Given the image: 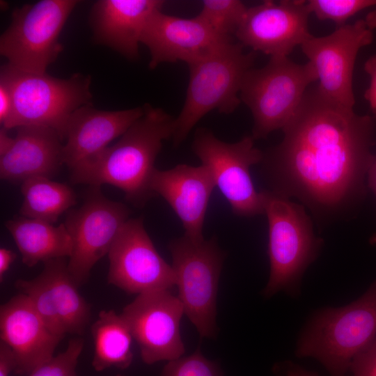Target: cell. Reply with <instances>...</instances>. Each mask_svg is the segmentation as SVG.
Masks as SVG:
<instances>
[{
  "label": "cell",
  "instance_id": "cell-25",
  "mask_svg": "<svg viewBox=\"0 0 376 376\" xmlns=\"http://www.w3.org/2000/svg\"><path fill=\"white\" fill-rule=\"evenodd\" d=\"M21 192L23 202L19 215L52 224L77 203L72 189L48 178L36 177L24 181Z\"/></svg>",
  "mask_w": 376,
  "mask_h": 376
},
{
  "label": "cell",
  "instance_id": "cell-12",
  "mask_svg": "<svg viewBox=\"0 0 376 376\" xmlns=\"http://www.w3.org/2000/svg\"><path fill=\"white\" fill-rule=\"evenodd\" d=\"M107 256L108 283L127 293L171 290L176 285L172 265L157 252L141 217L125 223Z\"/></svg>",
  "mask_w": 376,
  "mask_h": 376
},
{
  "label": "cell",
  "instance_id": "cell-30",
  "mask_svg": "<svg viewBox=\"0 0 376 376\" xmlns=\"http://www.w3.org/2000/svg\"><path fill=\"white\" fill-rule=\"evenodd\" d=\"M350 376H376V337L352 360Z\"/></svg>",
  "mask_w": 376,
  "mask_h": 376
},
{
  "label": "cell",
  "instance_id": "cell-27",
  "mask_svg": "<svg viewBox=\"0 0 376 376\" xmlns=\"http://www.w3.org/2000/svg\"><path fill=\"white\" fill-rule=\"evenodd\" d=\"M306 6L318 19L332 21L340 26L357 13L376 6V0H309Z\"/></svg>",
  "mask_w": 376,
  "mask_h": 376
},
{
  "label": "cell",
  "instance_id": "cell-5",
  "mask_svg": "<svg viewBox=\"0 0 376 376\" xmlns=\"http://www.w3.org/2000/svg\"><path fill=\"white\" fill-rule=\"evenodd\" d=\"M255 54L244 52L233 41L188 65L189 81L183 107L174 120L172 140L179 146L207 113L218 110L229 114L240 104L245 75L253 66Z\"/></svg>",
  "mask_w": 376,
  "mask_h": 376
},
{
  "label": "cell",
  "instance_id": "cell-4",
  "mask_svg": "<svg viewBox=\"0 0 376 376\" xmlns=\"http://www.w3.org/2000/svg\"><path fill=\"white\" fill-rule=\"evenodd\" d=\"M0 79L6 83L13 98L10 116L1 126L8 130L44 127L55 130L63 141L72 114L91 104L89 76L75 74L62 79L46 72L20 71L7 63L1 68Z\"/></svg>",
  "mask_w": 376,
  "mask_h": 376
},
{
  "label": "cell",
  "instance_id": "cell-3",
  "mask_svg": "<svg viewBox=\"0 0 376 376\" xmlns=\"http://www.w3.org/2000/svg\"><path fill=\"white\" fill-rule=\"evenodd\" d=\"M376 337V281L358 299L318 312L299 340L296 354L320 361L331 376H345L354 358Z\"/></svg>",
  "mask_w": 376,
  "mask_h": 376
},
{
  "label": "cell",
  "instance_id": "cell-38",
  "mask_svg": "<svg viewBox=\"0 0 376 376\" xmlns=\"http://www.w3.org/2000/svg\"><path fill=\"white\" fill-rule=\"evenodd\" d=\"M364 20L368 29L372 31L376 29V9L368 13Z\"/></svg>",
  "mask_w": 376,
  "mask_h": 376
},
{
  "label": "cell",
  "instance_id": "cell-32",
  "mask_svg": "<svg viewBox=\"0 0 376 376\" xmlns=\"http://www.w3.org/2000/svg\"><path fill=\"white\" fill-rule=\"evenodd\" d=\"M16 368V360L11 348L0 340V376H9Z\"/></svg>",
  "mask_w": 376,
  "mask_h": 376
},
{
  "label": "cell",
  "instance_id": "cell-18",
  "mask_svg": "<svg viewBox=\"0 0 376 376\" xmlns=\"http://www.w3.org/2000/svg\"><path fill=\"white\" fill-rule=\"evenodd\" d=\"M214 178L204 165L178 164L168 170L155 169L150 188L162 197L180 219L185 235L204 239L203 228L213 189Z\"/></svg>",
  "mask_w": 376,
  "mask_h": 376
},
{
  "label": "cell",
  "instance_id": "cell-39",
  "mask_svg": "<svg viewBox=\"0 0 376 376\" xmlns=\"http://www.w3.org/2000/svg\"><path fill=\"white\" fill-rule=\"evenodd\" d=\"M116 376H123V375H120V374H118V375H116Z\"/></svg>",
  "mask_w": 376,
  "mask_h": 376
},
{
  "label": "cell",
  "instance_id": "cell-37",
  "mask_svg": "<svg viewBox=\"0 0 376 376\" xmlns=\"http://www.w3.org/2000/svg\"><path fill=\"white\" fill-rule=\"evenodd\" d=\"M367 176L368 187L371 189V190L376 196V156H375L373 161L369 168Z\"/></svg>",
  "mask_w": 376,
  "mask_h": 376
},
{
  "label": "cell",
  "instance_id": "cell-28",
  "mask_svg": "<svg viewBox=\"0 0 376 376\" xmlns=\"http://www.w3.org/2000/svg\"><path fill=\"white\" fill-rule=\"evenodd\" d=\"M161 376H224L219 364L205 358L200 349L187 357L167 362Z\"/></svg>",
  "mask_w": 376,
  "mask_h": 376
},
{
  "label": "cell",
  "instance_id": "cell-35",
  "mask_svg": "<svg viewBox=\"0 0 376 376\" xmlns=\"http://www.w3.org/2000/svg\"><path fill=\"white\" fill-rule=\"evenodd\" d=\"M17 257L16 253L6 248L0 249V281L2 282L4 275Z\"/></svg>",
  "mask_w": 376,
  "mask_h": 376
},
{
  "label": "cell",
  "instance_id": "cell-6",
  "mask_svg": "<svg viewBox=\"0 0 376 376\" xmlns=\"http://www.w3.org/2000/svg\"><path fill=\"white\" fill-rule=\"evenodd\" d=\"M269 225L270 274L263 295L293 291L308 266L316 258L322 240L313 232L304 207L270 190L261 191Z\"/></svg>",
  "mask_w": 376,
  "mask_h": 376
},
{
  "label": "cell",
  "instance_id": "cell-10",
  "mask_svg": "<svg viewBox=\"0 0 376 376\" xmlns=\"http://www.w3.org/2000/svg\"><path fill=\"white\" fill-rule=\"evenodd\" d=\"M252 136L235 143L219 140L205 128L196 131L193 151L210 171L216 187L237 216L253 217L265 212L262 192L255 189L251 167L260 163L263 152L254 146Z\"/></svg>",
  "mask_w": 376,
  "mask_h": 376
},
{
  "label": "cell",
  "instance_id": "cell-19",
  "mask_svg": "<svg viewBox=\"0 0 376 376\" xmlns=\"http://www.w3.org/2000/svg\"><path fill=\"white\" fill-rule=\"evenodd\" d=\"M143 113L144 107L103 111L90 104L79 108L68 123L63 148V164L70 170L101 152Z\"/></svg>",
  "mask_w": 376,
  "mask_h": 376
},
{
  "label": "cell",
  "instance_id": "cell-8",
  "mask_svg": "<svg viewBox=\"0 0 376 376\" xmlns=\"http://www.w3.org/2000/svg\"><path fill=\"white\" fill-rule=\"evenodd\" d=\"M178 298L200 336L217 333V297L225 258L214 237L195 240L185 235L169 244Z\"/></svg>",
  "mask_w": 376,
  "mask_h": 376
},
{
  "label": "cell",
  "instance_id": "cell-34",
  "mask_svg": "<svg viewBox=\"0 0 376 376\" xmlns=\"http://www.w3.org/2000/svg\"><path fill=\"white\" fill-rule=\"evenodd\" d=\"M274 370L276 376H318V373L290 361L277 363Z\"/></svg>",
  "mask_w": 376,
  "mask_h": 376
},
{
  "label": "cell",
  "instance_id": "cell-16",
  "mask_svg": "<svg viewBox=\"0 0 376 376\" xmlns=\"http://www.w3.org/2000/svg\"><path fill=\"white\" fill-rule=\"evenodd\" d=\"M233 41L214 33L197 16L188 19L154 13L143 30L141 42L150 53L149 66L182 61L188 65Z\"/></svg>",
  "mask_w": 376,
  "mask_h": 376
},
{
  "label": "cell",
  "instance_id": "cell-17",
  "mask_svg": "<svg viewBox=\"0 0 376 376\" xmlns=\"http://www.w3.org/2000/svg\"><path fill=\"white\" fill-rule=\"evenodd\" d=\"M0 338L14 353V373L28 375L54 356L63 337L49 329L27 297L19 292L1 306Z\"/></svg>",
  "mask_w": 376,
  "mask_h": 376
},
{
  "label": "cell",
  "instance_id": "cell-2",
  "mask_svg": "<svg viewBox=\"0 0 376 376\" xmlns=\"http://www.w3.org/2000/svg\"><path fill=\"white\" fill-rule=\"evenodd\" d=\"M143 107V115L116 143L70 170L72 183L113 185L136 207L155 196L150 188L155 162L163 141L172 137L175 119L162 109Z\"/></svg>",
  "mask_w": 376,
  "mask_h": 376
},
{
  "label": "cell",
  "instance_id": "cell-22",
  "mask_svg": "<svg viewBox=\"0 0 376 376\" xmlns=\"http://www.w3.org/2000/svg\"><path fill=\"white\" fill-rule=\"evenodd\" d=\"M21 253L22 261L29 267L40 262L70 257L72 244L64 224L54 226L43 221L15 215L6 222Z\"/></svg>",
  "mask_w": 376,
  "mask_h": 376
},
{
  "label": "cell",
  "instance_id": "cell-31",
  "mask_svg": "<svg viewBox=\"0 0 376 376\" xmlns=\"http://www.w3.org/2000/svg\"><path fill=\"white\" fill-rule=\"evenodd\" d=\"M364 70L370 77V86L364 93L373 115L376 116V54L370 56L364 64Z\"/></svg>",
  "mask_w": 376,
  "mask_h": 376
},
{
  "label": "cell",
  "instance_id": "cell-7",
  "mask_svg": "<svg viewBox=\"0 0 376 376\" xmlns=\"http://www.w3.org/2000/svg\"><path fill=\"white\" fill-rule=\"evenodd\" d=\"M315 81L318 76L310 62L299 64L288 56L271 57L264 67L249 70L240 97L253 118L252 137L266 138L271 132L283 129Z\"/></svg>",
  "mask_w": 376,
  "mask_h": 376
},
{
  "label": "cell",
  "instance_id": "cell-20",
  "mask_svg": "<svg viewBox=\"0 0 376 376\" xmlns=\"http://www.w3.org/2000/svg\"><path fill=\"white\" fill-rule=\"evenodd\" d=\"M17 129L14 143L0 157V176L22 184L36 177L51 178L63 165V140L54 130L38 126Z\"/></svg>",
  "mask_w": 376,
  "mask_h": 376
},
{
  "label": "cell",
  "instance_id": "cell-33",
  "mask_svg": "<svg viewBox=\"0 0 376 376\" xmlns=\"http://www.w3.org/2000/svg\"><path fill=\"white\" fill-rule=\"evenodd\" d=\"M13 108L10 90L6 83L0 79V123L1 126L9 118Z\"/></svg>",
  "mask_w": 376,
  "mask_h": 376
},
{
  "label": "cell",
  "instance_id": "cell-9",
  "mask_svg": "<svg viewBox=\"0 0 376 376\" xmlns=\"http://www.w3.org/2000/svg\"><path fill=\"white\" fill-rule=\"evenodd\" d=\"M78 2L41 0L16 8L0 38V53L8 64L26 72L45 73L63 49L59 35Z\"/></svg>",
  "mask_w": 376,
  "mask_h": 376
},
{
  "label": "cell",
  "instance_id": "cell-29",
  "mask_svg": "<svg viewBox=\"0 0 376 376\" xmlns=\"http://www.w3.org/2000/svg\"><path fill=\"white\" fill-rule=\"evenodd\" d=\"M84 344L81 338L70 339L65 351L54 356L27 376H78L77 366Z\"/></svg>",
  "mask_w": 376,
  "mask_h": 376
},
{
  "label": "cell",
  "instance_id": "cell-36",
  "mask_svg": "<svg viewBox=\"0 0 376 376\" xmlns=\"http://www.w3.org/2000/svg\"><path fill=\"white\" fill-rule=\"evenodd\" d=\"M15 138L8 134V130L3 127L0 129V157L6 153L12 147Z\"/></svg>",
  "mask_w": 376,
  "mask_h": 376
},
{
  "label": "cell",
  "instance_id": "cell-15",
  "mask_svg": "<svg viewBox=\"0 0 376 376\" xmlns=\"http://www.w3.org/2000/svg\"><path fill=\"white\" fill-rule=\"evenodd\" d=\"M304 0L264 1L248 8L235 36L243 46L271 57L288 56L312 36Z\"/></svg>",
  "mask_w": 376,
  "mask_h": 376
},
{
  "label": "cell",
  "instance_id": "cell-26",
  "mask_svg": "<svg viewBox=\"0 0 376 376\" xmlns=\"http://www.w3.org/2000/svg\"><path fill=\"white\" fill-rule=\"evenodd\" d=\"M239 0H205L197 17L217 34L235 35L247 10Z\"/></svg>",
  "mask_w": 376,
  "mask_h": 376
},
{
  "label": "cell",
  "instance_id": "cell-21",
  "mask_svg": "<svg viewBox=\"0 0 376 376\" xmlns=\"http://www.w3.org/2000/svg\"><path fill=\"white\" fill-rule=\"evenodd\" d=\"M163 4L160 0L97 1L91 15L94 37L126 58L135 59L148 19Z\"/></svg>",
  "mask_w": 376,
  "mask_h": 376
},
{
  "label": "cell",
  "instance_id": "cell-11",
  "mask_svg": "<svg viewBox=\"0 0 376 376\" xmlns=\"http://www.w3.org/2000/svg\"><path fill=\"white\" fill-rule=\"evenodd\" d=\"M90 187L83 204L69 210L64 222L72 244L68 267L78 287L86 282L94 265L108 254L131 213L125 204L107 198L100 187Z\"/></svg>",
  "mask_w": 376,
  "mask_h": 376
},
{
  "label": "cell",
  "instance_id": "cell-1",
  "mask_svg": "<svg viewBox=\"0 0 376 376\" xmlns=\"http://www.w3.org/2000/svg\"><path fill=\"white\" fill-rule=\"evenodd\" d=\"M282 130V141L261 162L270 191L295 197L321 215L344 210L363 193L375 157L376 116L357 114L316 86Z\"/></svg>",
  "mask_w": 376,
  "mask_h": 376
},
{
  "label": "cell",
  "instance_id": "cell-14",
  "mask_svg": "<svg viewBox=\"0 0 376 376\" xmlns=\"http://www.w3.org/2000/svg\"><path fill=\"white\" fill-rule=\"evenodd\" d=\"M184 308L171 290L138 295L123 308L122 317L148 365L178 359L185 352L180 331Z\"/></svg>",
  "mask_w": 376,
  "mask_h": 376
},
{
  "label": "cell",
  "instance_id": "cell-24",
  "mask_svg": "<svg viewBox=\"0 0 376 376\" xmlns=\"http://www.w3.org/2000/svg\"><path fill=\"white\" fill-rule=\"evenodd\" d=\"M94 343L93 368L97 372L125 370L132 363L134 339L126 321L113 310L101 311L91 327Z\"/></svg>",
  "mask_w": 376,
  "mask_h": 376
},
{
  "label": "cell",
  "instance_id": "cell-23",
  "mask_svg": "<svg viewBox=\"0 0 376 376\" xmlns=\"http://www.w3.org/2000/svg\"><path fill=\"white\" fill-rule=\"evenodd\" d=\"M40 274L49 290L52 302L64 334L81 335L91 318V306L78 291L66 258L45 262Z\"/></svg>",
  "mask_w": 376,
  "mask_h": 376
},
{
  "label": "cell",
  "instance_id": "cell-13",
  "mask_svg": "<svg viewBox=\"0 0 376 376\" xmlns=\"http://www.w3.org/2000/svg\"><path fill=\"white\" fill-rule=\"evenodd\" d=\"M373 40V31L364 19H359L352 24L338 26L327 36H312L301 45L303 53L316 71L317 88L325 97L353 109L355 61L359 50Z\"/></svg>",
  "mask_w": 376,
  "mask_h": 376
}]
</instances>
